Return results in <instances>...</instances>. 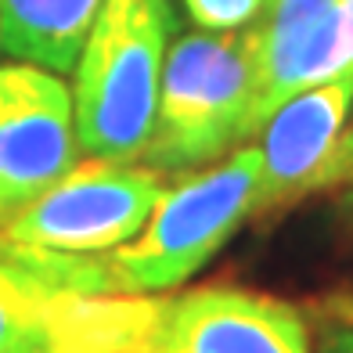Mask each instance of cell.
Returning <instances> with one entry per match:
<instances>
[{
	"label": "cell",
	"mask_w": 353,
	"mask_h": 353,
	"mask_svg": "<svg viewBox=\"0 0 353 353\" xmlns=\"http://www.w3.org/2000/svg\"><path fill=\"white\" fill-rule=\"evenodd\" d=\"M260 181V144H245L223 163L184 176L163 191L148 223L130 242L72 256L76 288L87 296H159L184 285L256 213Z\"/></svg>",
	"instance_id": "1"
},
{
	"label": "cell",
	"mask_w": 353,
	"mask_h": 353,
	"mask_svg": "<svg viewBox=\"0 0 353 353\" xmlns=\"http://www.w3.org/2000/svg\"><path fill=\"white\" fill-rule=\"evenodd\" d=\"M173 8L159 0H105L76 58L72 116L79 152L141 163L159 108Z\"/></svg>",
	"instance_id": "2"
},
{
	"label": "cell",
	"mask_w": 353,
	"mask_h": 353,
	"mask_svg": "<svg viewBox=\"0 0 353 353\" xmlns=\"http://www.w3.org/2000/svg\"><path fill=\"white\" fill-rule=\"evenodd\" d=\"M260 94V40L256 26L238 33L176 37L166 47L159 83L155 130L144 163L159 173L213 166L252 134Z\"/></svg>",
	"instance_id": "3"
},
{
	"label": "cell",
	"mask_w": 353,
	"mask_h": 353,
	"mask_svg": "<svg viewBox=\"0 0 353 353\" xmlns=\"http://www.w3.org/2000/svg\"><path fill=\"white\" fill-rule=\"evenodd\" d=\"M163 299L87 296L69 256L0 242V353H130L155 332Z\"/></svg>",
	"instance_id": "4"
},
{
	"label": "cell",
	"mask_w": 353,
	"mask_h": 353,
	"mask_svg": "<svg viewBox=\"0 0 353 353\" xmlns=\"http://www.w3.org/2000/svg\"><path fill=\"white\" fill-rule=\"evenodd\" d=\"M163 191V173L152 166L87 159L14 213L0 242L65 256L108 252L141 234Z\"/></svg>",
	"instance_id": "5"
},
{
	"label": "cell",
	"mask_w": 353,
	"mask_h": 353,
	"mask_svg": "<svg viewBox=\"0 0 353 353\" xmlns=\"http://www.w3.org/2000/svg\"><path fill=\"white\" fill-rule=\"evenodd\" d=\"M72 90L51 69L0 65V228L76 166Z\"/></svg>",
	"instance_id": "6"
},
{
	"label": "cell",
	"mask_w": 353,
	"mask_h": 353,
	"mask_svg": "<svg viewBox=\"0 0 353 353\" xmlns=\"http://www.w3.org/2000/svg\"><path fill=\"white\" fill-rule=\"evenodd\" d=\"M144 353H314L296 307L234 285H205L163 303Z\"/></svg>",
	"instance_id": "7"
},
{
	"label": "cell",
	"mask_w": 353,
	"mask_h": 353,
	"mask_svg": "<svg viewBox=\"0 0 353 353\" xmlns=\"http://www.w3.org/2000/svg\"><path fill=\"white\" fill-rule=\"evenodd\" d=\"M353 119V69L288 98L260 126V202L256 213L281 210L328 188Z\"/></svg>",
	"instance_id": "8"
},
{
	"label": "cell",
	"mask_w": 353,
	"mask_h": 353,
	"mask_svg": "<svg viewBox=\"0 0 353 353\" xmlns=\"http://www.w3.org/2000/svg\"><path fill=\"white\" fill-rule=\"evenodd\" d=\"M260 40V94L252 134L288 98L343 69V0H270L256 22Z\"/></svg>",
	"instance_id": "9"
},
{
	"label": "cell",
	"mask_w": 353,
	"mask_h": 353,
	"mask_svg": "<svg viewBox=\"0 0 353 353\" xmlns=\"http://www.w3.org/2000/svg\"><path fill=\"white\" fill-rule=\"evenodd\" d=\"M105 0H0V51L69 72Z\"/></svg>",
	"instance_id": "10"
},
{
	"label": "cell",
	"mask_w": 353,
	"mask_h": 353,
	"mask_svg": "<svg viewBox=\"0 0 353 353\" xmlns=\"http://www.w3.org/2000/svg\"><path fill=\"white\" fill-rule=\"evenodd\" d=\"M270 0H181L188 22L205 33H238L263 19Z\"/></svg>",
	"instance_id": "11"
},
{
	"label": "cell",
	"mask_w": 353,
	"mask_h": 353,
	"mask_svg": "<svg viewBox=\"0 0 353 353\" xmlns=\"http://www.w3.org/2000/svg\"><path fill=\"white\" fill-rule=\"evenodd\" d=\"M314 353H353V296H332L314 314Z\"/></svg>",
	"instance_id": "12"
},
{
	"label": "cell",
	"mask_w": 353,
	"mask_h": 353,
	"mask_svg": "<svg viewBox=\"0 0 353 353\" xmlns=\"http://www.w3.org/2000/svg\"><path fill=\"white\" fill-rule=\"evenodd\" d=\"M325 191H335V202H339V216L343 223L353 231V126L343 141L339 155H335V166H332V176H328V188Z\"/></svg>",
	"instance_id": "13"
},
{
	"label": "cell",
	"mask_w": 353,
	"mask_h": 353,
	"mask_svg": "<svg viewBox=\"0 0 353 353\" xmlns=\"http://www.w3.org/2000/svg\"><path fill=\"white\" fill-rule=\"evenodd\" d=\"M343 69H353V0H343Z\"/></svg>",
	"instance_id": "14"
},
{
	"label": "cell",
	"mask_w": 353,
	"mask_h": 353,
	"mask_svg": "<svg viewBox=\"0 0 353 353\" xmlns=\"http://www.w3.org/2000/svg\"><path fill=\"white\" fill-rule=\"evenodd\" d=\"M159 4H166V8H173V0H159Z\"/></svg>",
	"instance_id": "15"
},
{
	"label": "cell",
	"mask_w": 353,
	"mask_h": 353,
	"mask_svg": "<svg viewBox=\"0 0 353 353\" xmlns=\"http://www.w3.org/2000/svg\"><path fill=\"white\" fill-rule=\"evenodd\" d=\"M130 353H144V350H130Z\"/></svg>",
	"instance_id": "16"
}]
</instances>
